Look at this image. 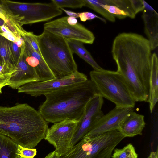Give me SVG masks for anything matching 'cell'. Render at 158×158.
I'll list each match as a JSON object with an SVG mask.
<instances>
[{
  "label": "cell",
  "instance_id": "d4e9b609",
  "mask_svg": "<svg viewBox=\"0 0 158 158\" xmlns=\"http://www.w3.org/2000/svg\"><path fill=\"white\" fill-rule=\"evenodd\" d=\"M12 73L0 63V94L2 88L7 85Z\"/></svg>",
  "mask_w": 158,
  "mask_h": 158
},
{
  "label": "cell",
  "instance_id": "1f68e13d",
  "mask_svg": "<svg viewBox=\"0 0 158 158\" xmlns=\"http://www.w3.org/2000/svg\"><path fill=\"white\" fill-rule=\"evenodd\" d=\"M60 9L62 11H64L68 15V16L73 17L75 18H79L78 13L75 12L70 10H67L64 8H60Z\"/></svg>",
  "mask_w": 158,
  "mask_h": 158
},
{
  "label": "cell",
  "instance_id": "277c9868",
  "mask_svg": "<svg viewBox=\"0 0 158 158\" xmlns=\"http://www.w3.org/2000/svg\"><path fill=\"white\" fill-rule=\"evenodd\" d=\"M97 94L114 103L116 106L134 108L136 102L123 76L117 71L103 69L89 73Z\"/></svg>",
  "mask_w": 158,
  "mask_h": 158
},
{
  "label": "cell",
  "instance_id": "f35d334b",
  "mask_svg": "<svg viewBox=\"0 0 158 158\" xmlns=\"http://www.w3.org/2000/svg\"><path fill=\"white\" fill-rule=\"evenodd\" d=\"M18 158H22L20 156H19Z\"/></svg>",
  "mask_w": 158,
  "mask_h": 158
},
{
  "label": "cell",
  "instance_id": "484cf974",
  "mask_svg": "<svg viewBox=\"0 0 158 158\" xmlns=\"http://www.w3.org/2000/svg\"><path fill=\"white\" fill-rule=\"evenodd\" d=\"M101 6L115 17L119 19H123L128 17V15L118 7L113 5L102 4L101 2Z\"/></svg>",
  "mask_w": 158,
  "mask_h": 158
},
{
  "label": "cell",
  "instance_id": "8d00e7d4",
  "mask_svg": "<svg viewBox=\"0 0 158 158\" xmlns=\"http://www.w3.org/2000/svg\"><path fill=\"white\" fill-rule=\"evenodd\" d=\"M148 158H158V153L157 150L156 152H152Z\"/></svg>",
  "mask_w": 158,
  "mask_h": 158
},
{
  "label": "cell",
  "instance_id": "6da1fadb",
  "mask_svg": "<svg viewBox=\"0 0 158 158\" xmlns=\"http://www.w3.org/2000/svg\"><path fill=\"white\" fill-rule=\"evenodd\" d=\"M48 123L38 110L27 103L0 106V134L25 148H33L44 139Z\"/></svg>",
  "mask_w": 158,
  "mask_h": 158
},
{
  "label": "cell",
  "instance_id": "9c48e42d",
  "mask_svg": "<svg viewBox=\"0 0 158 158\" xmlns=\"http://www.w3.org/2000/svg\"><path fill=\"white\" fill-rule=\"evenodd\" d=\"M78 122L66 120L54 123L48 128L44 139L53 145L60 156L65 154L71 148Z\"/></svg>",
  "mask_w": 158,
  "mask_h": 158
},
{
  "label": "cell",
  "instance_id": "e575fe53",
  "mask_svg": "<svg viewBox=\"0 0 158 158\" xmlns=\"http://www.w3.org/2000/svg\"><path fill=\"white\" fill-rule=\"evenodd\" d=\"M0 30L2 31V32H5L7 33H13L9 30L7 27L4 25L0 27Z\"/></svg>",
  "mask_w": 158,
  "mask_h": 158
},
{
  "label": "cell",
  "instance_id": "83f0119b",
  "mask_svg": "<svg viewBox=\"0 0 158 158\" xmlns=\"http://www.w3.org/2000/svg\"><path fill=\"white\" fill-rule=\"evenodd\" d=\"M36 149L27 148L18 144L17 155L22 158H33L36 155Z\"/></svg>",
  "mask_w": 158,
  "mask_h": 158
},
{
  "label": "cell",
  "instance_id": "d6986e66",
  "mask_svg": "<svg viewBox=\"0 0 158 158\" xmlns=\"http://www.w3.org/2000/svg\"><path fill=\"white\" fill-rule=\"evenodd\" d=\"M0 63L12 73L16 65L11 52L10 41L0 35Z\"/></svg>",
  "mask_w": 158,
  "mask_h": 158
},
{
  "label": "cell",
  "instance_id": "f1b7e54d",
  "mask_svg": "<svg viewBox=\"0 0 158 158\" xmlns=\"http://www.w3.org/2000/svg\"><path fill=\"white\" fill-rule=\"evenodd\" d=\"M10 43L13 56L16 65L20 57L21 53V48L19 47L15 42L10 41Z\"/></svg>",
  "mask_w": 158,
  "mask_h": 158
},
{
  "label": "cell",
  "instance_id": "836d02e7",
  "mask_svg": "<svg viewBox=\"0 0 158 158\" xmlns=\"http://www.w3.org/2000/svg\"><path fill=\"white\" fill-rule=\"evenodd\" d=\"M60 156L55 150L50 153L44 158H59Z\"/></svg>",
  "mask_w": 158,
  "mask_h": 158
},
{
  "label": "cell",
  "instance_id": "e0dca14e",
  "mask_svg": "<svg viewBox=\"0 0 158 158\" xmlns=\"http://www.w3.org/2000/svg\"><path fill=\"white\" fill-rule=\"evenodd\" d=\"M0 18L5 22V26L18 38H22L23 29L6 6L4 0H0Z\"/></svg>",
  "mask_w": 158,
  "mask_h": 158
},
{
  "label": "cell",
  "instance_id": "30bf717a",
  "mask_svg": "<svg viewBox=\"0 0 158 158\" xmlns=\"http://www.w3.org/2000/svg\"><path fill=\"white\" fill-rule=\"evenodd\" d=\"M103 98L97 94L88 102L83 115L79 121L71 143V148L82 139L104 114L102 110Z\"/></svg>",
  "mask_w": 158,
  "mask_h": 158
},
{
  "label": "cell",
  "instance_id": "5bb4252c",
  "mask_svg": "<svg viewBox=\"0 0 158 158\" xmlns=\"http://www.w3.org/2000/svg\"><path fill=\"white\" fill-rule=\"evenodd\" d=\"M143 9L142 17L144 24L145 33L148 38L151 50L158 45V14L145 1L142 0Z\"/></svg>",
  "mask_w": 158,
  "mask_h": 158
},
{
  "label": "cell",
  "instance_id": "5b68a950",
  "mask_svg": "<svg viewBox=\"0 0 158 158\" xmlns=\"http://www.w3.org/2000/svg\"><path fill=\"white\" fill-rule=\"evenodd\" d=\"M125 138L118 130L85 136L59 158H110L115 147Z\"/></svg>",
  "mask_w": 158,
  "mask_h": 158
},
{
  "label": "cell",
  "instance_id": "8fae6325",
  "mask_svg": "<svg viewBox=\"0 0 158 158\" xmlns=\"http://www.w3.org/2000/svg\"><path fill=\"white\" fill-rule=\"evenodd\" d=\"M133 111V108L115 106L101 117L85 136L93 137L110 131H118L123 119Z\"/></svg>",
  "mask_w": 158,
  "mask_h": 158
},
{
  "label": "cell",
  "instance_id": "4316f807",
  "mask_svg": "<svg viewBox=\"0 0 158 158\" xmlns=\"http://www.w3.org/2000/svg\"><path fill=\"white\" fill-rule=\"evenodd\" d=\"M23 36L27 40L34 49L42 56L39 46L37 35L32 32H27L24 29L21 36Z\"/></svg>",
  "mask_w": 158,
  "mask_h": 158
},
{
  "label": "cell",
  "instance_id": "d590c367",
  "mask_svg": "<svg viewBox=\"0 0 158 158\" xmlns=\"http://www.w3.org/2000/svg\"><path fill=\"white\" fill-rule=\"evenodd\" d=\"M79 18L80 20L82 22H85L87 20L85 14V12L78 13Z\"/></svg>",
  "mask_w": 158,
  "mask_h": 158
},
{
  "label": "cell",
  "instance_id": "74e56055",
  "mask_svg": "<svg viewBox=\"0 0 158 158\" xmlns=\"http://www.w3.org/2000/svg\"><path fill=\"white\" fill-rule=\"evenodd\" d=\"M4 21L0 18V27L2 26L5 25Z\"/></svg>",
  "mask_w": 158,
  "mask_h": 158
},
{
  "label": "cell",
  "instance_id": "ffe728a7",
  "mask_svg": "<svg viewBox=\"0 0 158 158\" xmlns=\"http://www.w3.org/2000/svg\"><path fill=\"white\" fill-rule=\"evenodd\" d=\"M18 145L9 137L0 134V158H18Z\"/></svg>",
  "mask_w": 158,
  "mask_h": 158
},
{
  "label": "cell",
  "instance_id": "2e32d148",
  "mask_svg": "<svg viewBox=\"0 0 158 158\" xmlns=\"http://www.w3.org/2000/svg\"><path fill=\"white\" fill-rule=\"evenodd\" d=\"M158 99V59L155 53L152 54L150 88L149 99V108L152 113Z\"/></svg>",
  "mask_w": 158,
  "mask_h": 158
},
{
  "label": "cell",
  "instance_id": "cb8c5ba5",
  "mask_svg": "<svg viewBox=\"0 0 158 158\" xmlns=\"http://www.w3.org/2000/svg\"><path fill=\"white\" fill-rule=\"evenodd\" d=\"M51 1L60 8L64 7L81 8L84 6L83 0H52Z\"/></svg>",
  "mask_w": 158,
  "mask_h": 158
},
{
  "label": "cell",
  "instance_id": "7402d4cb",
  "mask_svg": "<svg viewBox=\"0 0 158 158\" xmlns=\"http://www.w3.org/2000/svg\"><path fill=\"white\" fill-rule=\"evenodd\" d=\"M105 3L107 5L118 7L126 13L128 17L131 18L135 17L136 14L132 6L131 0H105Z\"/></svg>",
  "mask_w": 158,
  "mask_h": 158
},
{
  "label": "cell",
  "instance_id": "52a82bcc",
  "mask_svg": "<svg viewBox=\"0 0 158 158\" xmlns=\"http://www.w3.org/2000/svg\"><path fill=\"white\" fill-rule=\"evenodd\" d=\"M88 79L86 75L77 71L67 76L26 84L19 87L18 92L32 96H45L80 84Z\"/></svg>",
  "mask_w": 158,
  "mask_h": 158
},
{
  "label": "cell",
  "instance_id": "f546056e",
  "mask_svg": "<svg viewBox=\"0 0 158 158\" xmlns=\"http://www.w3.org/2000/svg\"><path fill=\"white\" fill-rule=\"evenodd\" d=\"M131 2L136 14L138 12L143 11V5L142 0H131Z\"/></svg>",
  "mask_w": 158,
  "mask_h": 158
},
{
  "label": "cell",
  "instance_id": "3957f363",
  "mask_svg": "<svg viewBox=\"0 0 158 158\" xmlns=\"http://www.w3.org/2000/svg\"><path fill=\"white\" fill-rule=\"evenodd\" d=\"M37 39L42 56L56 78L78 71L66 40L45 30L37 35Z\"/></svg>",
  "mask_w": 158,
  "mask_h": 158
},
{
  "label": "cell",
  "instance_id": "44dd1931",
  "mask_svg": "<svg viewBox=\"0 0 158 158\" xmlns=\"http://www.w3.org/2000/svg\"><path fill=\"white\" fill-rule=\"evenodd\" d=\"M83 1L84 2V6L87 7L93 10L109 21L115 22V17L101 6L100 0Z\"/></svg>",
  "mask_w": 158,
  "mask_h": 158
},
{
  "label": "cell",
  "instance_id": "4dcf8cb0",
  "mask_svg": "<svg viewBox=\"0 0 158 158\" xmlns=\"http://www.w3.org/2000/svg\"><path fill=\"white\" fill-rule=\"evenodd\" d=\"M0 35L9 41L14 42H15L18 38L13 33L2 32H0Z\"/></svg>",
  "mask_w": 158,
  "mask_h": 158
},
{
  "label": "cell",
  "instance_id": "4fadbf2b",
  "mask_svg": "<svg viewBox=\"0 0 158 158\" xmlns=\"http://www.w3.org/2000/svg\"><path fill=\"white\" fill-rule=\"evenodd\" d=\"M23 38L26 52V61L30 66L35 70L39 81H44L55 78L42 56L32 48L27 40Z\"/></svg>",
  "mask_w": 158,
  "mask_h": 158
},
{
  "label": "cell",
  "instance_id": "603a6c76",
  "mask_svg": "<svg viewBox=\"0 0 158 158\" xmlns=\"http://www.w3.org/2000/svg\"><path fill=\"white\" fill-rule=\"evenodd\" d=\"M111 158H138V155L134 147L129 143L122 149H115Z\"/></svg>",
  "mask_w": 158,
  "mask_h": 158
},
{
  "label": "cell",
  "instance_id": "9a60e30c",
  "mask_svg": "<svg viewBox=\"0 0 158 158\" xmlns=\"http://www.w3.org/2000/svg\"><path fill=\"white\" fill-rule=\"evenodd\" d=\"M145 124L144 116L133 111L129 113L123 119L118 131L125 137L142 135Z\"/></svg>",
  "mask_w": 158,
  "mask_h": 158
},
{
  "label": "cell",
  "instance_id": "ac0fdd59",
  "mask_svg": "<svg viewBox=\"0 0 158 158\" xmlns=\"http://www.w3.org/2000/svg\"><path fill=\"white\" fill-rule=\"evenodd\" d=\"M70 50L73 54H76L80 58L88 63L94 70H98L102 69L94 59L91 54L85 47L83 43L75 40H67Z\"/></svg>",
  "mask_w": 158,
  "mask_h": 158
},
{
  "label": "cell",
  "instance_id": "ba28073f",
  "mask_svg": "<svg viewBox=\"0 0 158 158\" xmlns=\"http://www.w3.org/2000/svg\"><path fill=\"white\" fill-rule=\"evenodd\" d=\"M67 16L63 17L44 24V30L61 37L67 40H75L92 44L95 40L93 33L78 23L71 25L67 23Z\"/></svg>",
  "mask_w": 158,
  "mask_h": 158
},
{
  "label": "cell",
  "instance_id": "d6a6232c",
  "mask_svg": "<svg viewBox=\"0 0 158 158\" xmlns=\"http://www.w3.org/2000/svg\"><path fill=\"white\" fill-rule=\"evenodd\" d=\"M67 23L71 25H75L78 23L76 18L73 17L67 16Z\"/></svg>",
  "mask_w": 158,
  "mask_h": 158
},
{
  "label": "cell",
  "instance_id": "7c38bea8",
  "mask_svg": "<svg viewBox=\"0 0 158 158\" xmlns=\"http://www.w3.org/2000/svg\"><path fill=\"white\" fill-rule=\"evenodd\" d=\"M21 53L19 60L12 74L7 85L15 89L28 83L39 81L35 69L26 61V52L24 43L21 47Z\"/></svg>",
  "mask_w": 158,
  "mask_h": 158
},
{
  "label": "cell",
  "instance_id": "8992f818",
  "mask_svg": "<svg viewBox=\"0 0 158 158\" xmlns=\"http://www.w3.org/2000/svg\"><path fill=\"white\" fill-rule=\"evenodd\" d=\"M19 24L49 21L61 15L62 11L53 2L28 3L4 0Z\"/></svg>",
  "mask_w": 158,
  "mask_h": 158
},
{
  "label": "cell",
  "instance_id": "7a4b0ae2",
  "mask_svg": "<svg viewBox=\"0 0 158 158\" xmlns=\"http://www.w3.org/2000/svg\"><path fill=\"white\" fill-rule=\"evenodd\" d=\"M97 94L90 80L75 86L45 95L38 111L48 123L66 120L79 121L89 101Z\"/></svg>",
  "mask_w": 158,
  "mask_h": 158
}]
</instances>
